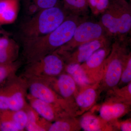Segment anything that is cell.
<instances>
[{
    "instance_id": "obj_1",
    "label": "cell",
    "mask_w": 131,
    "mask_h": 131,
    "mask_svg": "<svg viewBox=\"0 0 131 131\" xmlns=\"http://www.w3.org/2000/svg\"><path fill=\"white\" fill-rule=\"evenodd\" d=\"M77 26L74 20L68 19L50 33L24 39L23 54L26 63L39 60L67 43L73 38Z\"/></svg>"
},
{
    "instance_id": "obj_2",
    "label": "cell",
    "mask_w": 131,
    "mask_h": 131,
    "mask_svg": "<svg viewBox=\"0 0 131 131\" xmlns=\"http://www.w3.org/2000/svg\"><path fill=\"white\" fill-rule=\"evenodd\" d=\"M63 11L56 7L42 9L20 27L24 39L31 38L48 34L53 31L65 20Z\"/></svg>"
},
{
    "instance_id": "obj_3",
    "label": "cell",
    "mask_w": 131,
    "mask_h": 131,
    "mask_svg": "<svg viewBox=\"0 0 131 131\" xmlns=\"http://www.w3.org/2000/svg\"><path fill=\"white\" fill-rule=\"evenodd\" d=\"M108 7L102 16V24L111 34L122 35L131 28L130 11L124 0H116Z\"/></svg>"
},
{
    "instance_id": "obj_4",
    "label": "cell",
    "mask_w": 131,
    "mask_h": 131,
    "mask_svg": "<svg viewBox=\"0 0 131 131\" xmlns=\"http://www.w3.org/2000/svg\"><path fill=\"white\" fill-rule=\"evenodd\" d=\"M128 55L124 48L118 44L113 46L103 65V77L100 83L102 91L107 92L117 86Z\"/></svg>"
},
{
    "instance_id": "obj_5",
    "label": "cell",
    "mask_w": 131,
    "mask_h": 131,
    "mask_svg": "<svg viewBox=\"0 0 131 131\" xmlns=\"http://www.w3.org/2000/svg\"><path fill=\"white\" fill-rule=\"evenodd\" d=\"M27 64L21 76L26 79H38L61 74L64 72L65 63L61 56L54 52Z\"/></svg>"
},
{
    "instance_id": "obj_6",
    "label": "cell",
    "mask_w": 131,
    "mask_h": 131,
    "mask_svg": "<svg viewBox=\"0 0 131 131\" xmlns=\"http://www.w3.org/2000/svg\"><path fill=\"white\" fill-rule=\"evenodd\" d=\"M28 93L48 103L60 107L72 116L76 117L74 106L42 81L37 79H26Z\"/></svg>"
},
{
    "instance_id": "obj_7",
    "label": "cell",
    "mask_w": 131,
    "mask_h": 131,
    "mask_svg": "<svg viewBox=\"0 0 131 131\" xmlns=\"http://www.w3.org/2000/svg\"><path fill=\"white\" fill-rule=\"evenodd\" d=\"M103 27L98 23L86 21L77 26L70 41L57 51L68 52L81 45L103 38Z\"/></svg>"
},
{
    "instance_id": "obj_8",
    "label": "cell",
    "mask_w": 131,
    "mask_h": 131,
    "mask_svg": "<svg viewBox=\"0 0 131 131\" xmlns=\"http://www.w3.org/2000/svg\"><path fill=\"white\" fill-rule=\"evenodd\" d=\"M5 85L9 101V110H25L28 105L27 80L22 76L14 75L8 80Z\"/></svg>"
},
{
    "instance_id": "obj_9",
    "label": "cell",
    "mask_w": 131,
    "mask_h": 131,
    "mask_svg": "<svg viewBox=\"0 0 131 131\" xmlns=\"http://www.w3.org/2000/svg\"><path fill=\"white\" fill-rule=\"evenodd\" d=\"M37 80L42 81L61 97L72 104L75 110L74 98L79 87L70 75L63 72L57 76Z\"/></svg>"
},
{
    "instance_id": "obj_10",
    "label": "cell",
    "mask_w": 131,
    "mask_h": 131,
    "mask_svg": "<svg viewBox=\"0 0 131 131\" xmlns=\"http://www.w3.org/2000/svg\"><path fill=\"white\" fill-rule=\"evenodd\" d=\"M110 51L105 47L98 49L81 64L91 84L100 83L103 77L104 62Z\"/></svg>"
},
{
    "instance_id": "obj_11",
    "label": "cell",
    "mask_w": 131,
    "mask_h": 131,
    "mask_svg": "<svg viewBox=\"0 0 131 131\" xmlns=\"http://www.w3.org/2000/svg\"><path fill=\"white\" fill-rule=\"evenodd\" d=\"M102 92L100 83L79 88L74 98L76 117L81 115L92 108Z\"/></svg>"
},
{
    "instance_id": "obj_12",
    "label": "cell",
    "mask_w": 131,
    "mask_h": 131,
    "mask_svg": "<svg viewBox=\"0 0 131 131\" xmlns=\"http://www.w3.org/2000/svg\"><path fill=\"white\" fill-rule=\"evenodd\" d=\"M27 99L29 105L38 114L52 123L72 116L60 107L34 97L28 93Z\"/></svg>"
},
{
    "instance_id": "obj_13",
    "label": "cell",
    "mask_w": 131,
    "mask_h": 131,
    "mask_svg": "<svg viewBox=\"0 0 131 131\" xmlns=\"http://www.w3.org/2000/svg\"><path fill=\"white\" fill-rule=\"evenodd\" d=\"M103 37L92 40L81 45L72 53L56 51L63 59L65 63H77L81 64L86 61L98 49L105 47Z\"/></svg>"
},
{
    "instance_id": "obj_14",
    "label": "cell",
    "mask_w": 131,
    "mask_h": 131,
    "mask_svg": "<svg viewBox=\"0 0 131 131\" xmlns=\"http://www.w3.org/2000/svg\"><path fill=\"white\" fill-rule=\"evenodd\" d=\"M131 104L108 97L99 108V116L107 122H113L127 114Z\"/></svg>"
},
{
    "instance_id": "obj_15",
    "label": "cell",
    "mask_w": 131,
    "mask_h": 131,
    "mask_svg": "<svg viewBox=\"0 0 131 131\" xmlns=\"http://www.w3.org/2000/svg\"><path fill=\"white\" fill-rule=\"evenodd\" d=\"M27 120L25 110H8L0 115V131H25Z\"/></svg>"
},
{
    "instance_id": "obj_16",
    "label": "cell",
    "mask_w": 131,
    "mask_h": 131,
    "mask_svg": "<svg viewBox=\"0 0 131 131\" xmlns=\"http://www.w3.org/2000/svg\"><path fill=\"white\" fill-rule=\"evenodd\" d=\"M79 120L81 128L84 131H115L110 123L104 120L92 111H88L83 114Z\"/></svg>"
},
{
    "instance_id": "obj_17",
    "label": "cell",
    "mask_w": 131,
    "mask_h": 131,
    "mask_svg": "<svg viewBox=\"0 0 131 131\" xmlns=\"http://www.w3.org/2000/svg\"><path fill=\"white\" fill-rule=\"evenodd\" d=\"M18 45L13 39L0 38V63H7L17 61L19 56Z\"/></svg>"
},
{
    "instance_id": "obj_18",
    "label": "cell",
    "mask_w": 131,
    "mask_h": 131,
    "mask_svg": "<svg viewBox=\"0 0 131 131\" xmlns=\"http://www.w3.org/2000/svg\"><path fill=\"white\" fill-rule=\"evenodd\" d=\"M19 0H0V25L13 24L17 18Z\"/></svg>"
},
{
    "instance_id": "obj_19",
    "label": "cell",
    "mask_w": 131,
    "mask_h": 131,
    "mask_svg": "<svg viewBox=\"0 0 131 131\" xmlns=\"http://www.w3.org/2000/svg\"><path fill=\"white\" fill-rule=\"evenodd\" d=\"M25 110L28 118L25 131H49L52 122L40 116L29 104Z\"/></svg>"
},
{
    "instance_id": "obj_20",
    "label": "cell",
    "mask_w": 131,
    "mask_h": 131,
    "mask_svg": "<svg viewBox=\"0 0 131 131\" xmlns=\"http://www.w3.org/2000/svg\"><path fill=\"white\" fill-rule=\"evenodd\" d=\"M64 72L73 78L79 88L93 84L80 64L65 63Z\"/></svg>"
},
{
    "instance_id": "obj_21",
    "label": "cell",
    "mask_w": 131,
    "mask_h": 131,
    "mask_svg": "<svg viewBox=\"0 0 131 131\" xmlns=\"http://www.w3.org/2000/svg\"><path fill=\"white\" fill-rule=\"evenodd\" d=\"M81 130L79 118L70 116L52 122L49 131H79Z\"/></svg>"
},
{
    "instance_id": "obj_22",
    "label": "cell",
    "mask_w": 131,
    "mask_h": 131,
    "mask_svg": "<svg viewBox=\"0 0 131 131\" xmlns=\"http://www.w3.org/2000/svg\"><path fill=\"white\" fill-rule=\"evenodd\" d=\"M21 66V62L18 60L10 63H0V86L16 75Z\"/></svg>"
},
{
    "instance_id": "obj_23",
    "label": "cell",
    "mask_w": 131,
    "mask_h": 131,
    "mask_svg": "<svg viewBox=\"0 0 131 131\" xmlns=\"http://www.w3.org/2000/svg\"><path fill=\"white\" fill-rule=\"evenodd\" d=\"M108 97L131 104V82L121 87H114L107 91Z\"/></svg>"
},
{
    "instance_id": "obj_24",
    "label": "cell",
    "mask_w": 131,
    "mask_h": 131,
    "mask_svg": "<svg viewBox=\"0 0 131 131\" xmlns=\"http://www.w3.org/2000/svg\"><path fill=\"white\" fill-rule=\"evenodd\" d=\"M130 82H131V54H129L124 63L121 76L117 86H124Z\"/></svg>"
},
{
    "instance_id": "obj_25",
    "label": "cell",
    "mask_w": 131,
    "mask_h": 131,
    "mask_svg": "<svg viewBox=\"0 0 131 131\" xmlns=\"http://www.w3.org/2000/svg\"><path fill=\"white\" fill-rule=\"evenodd\" d=\"M9 110V101L5 85L0 86V115Z\"/></svg>"
},
{
    "instance_id": "obj_26",
    "label": "cell",
    "mask_w": 131,
    "mask_h": 131,
    "mask_svg": "<svg viewBox=\"0 0 131 131\" xmlns=\"http://www.w3.org/2000/svg\"><path fill=\"white\" fill-rule=\"evenodd\" d=\"M88 2L90 6L95 13L104 12L109 5V0H88Z\"/></svg>"
},
{
    "instance_id": "obj_27",
    "label": "cell",
    "mask_w": 131,
    "mask_h": 131,
    "mask_svg": "<svg viewBox=\"0 0 131 131\" xmlns=\"http://www.w3.org/2000/svg\"><path fill=\"white\" fill-rule=\"evenodd\" d=\"M68 7L75 11H81L87 6V0H64Z\"/></svg>"
},
{
    "instance_id": "obj_28",
    "label": "cell",
    "mask_w": 131,
    "mask_h": 131,
    "mask_svg": "<svg viewBox=\"0 0 131 131\" xmlns=\"http://www.w3.org/2000/svg\"><path fill=\"white\" fill-rule=\"evenodd\" d=\"M113 127L115 131H131V118L125 120L123 121H119L118 119L110 122Z\"/></svg>"
},
{
    "instance_id": "obj_29",
    "label": "cell",
    "mask_w": 131,
    "mask_h": 131,
    "mask_svg": "<svg viewBox=\"0 0 131 131\" xmlns=\"http://www.w3.org/2000/svg\"><path fill=\"white\" fill-rule=\"evenodd\" d=\"M34 4L41 9H46L55 6L57 0H32Z\"/></svg>"
}]
</instances>
